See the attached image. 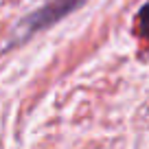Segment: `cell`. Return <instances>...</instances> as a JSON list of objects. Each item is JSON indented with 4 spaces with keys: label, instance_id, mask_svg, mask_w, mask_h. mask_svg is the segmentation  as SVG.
<instances>
[{
    "label": "cell",
    "instance_id": "obj_1",
    "mask_svg": "<svg viewBox=\"0 0 149 149\" xmlns=\"http://www.w3.org/2000/svg\"><path fill=\"white\" fill-rule=\"evenodd\" d=\"M79 2H84V0H51L46 7H42L40 11H35L33 15H29V18H26L29 33L40 31V29H44V26H48V24L57 22L61 15H66L68 11H72L74 7H79Z\"/></svg>",
    "mask_w": 149,
    "mask_h": 149
},
{
    "label": "cell",
    "instance_id": "obj_2",
    "mask_svg": "<svg viewBox=\"0 0 149 149\" xmlns=\"http://www.w3.org/2000/svg\"><path fill=\"white\" fill-rule=\"evenodd\" d=\"M136 33L143 37L145 42H149V2L136 15Z\"/></svg>",
    "mask_w": 149,
    "mask_h": 149
}]
</instances>
